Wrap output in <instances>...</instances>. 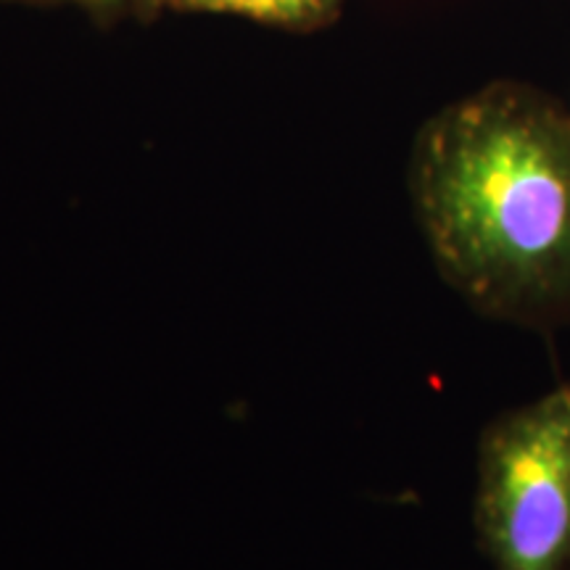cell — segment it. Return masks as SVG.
<instances>
[{
  "instance_id": "6da1fadb",
  "label": "cell",
  "mask_w": 570,
  "mask_h": 570,
  "mask_svg": "<svg viewBox=\"0 0 570 570\" xmlns=\"http://www.w3.org/2000/svg\"><path fill=\"white\" fill-rule=\"evenodd\" d=\"M412 196L439 273L475 312L554 338L570 327V119L494 85L417 138Z\"/></svg>"
},
{
  "instance_id": "7a4b0ae2",
  "label": "cell",
  "mask_w": 570,
  "mask_h": 570,
  "mask_svg": "<svg viewBox=\"0 0 570 570\" xmlns=\"http://www.w3.org/2000/svg\"><path fill=\"white\" fill-rule=\"evenodd\" d=\"M473 525L491 570H570V383L483 428Z\"/></svg>"
},
{
  "instance_id": "3957f363",
  "label": "cell",
  "mask_w": 570,
  "mask_h": 570,
  "mask_svg": "<svg viewBox=\"0 0 570 570\" xmlns=\"http://www.w3.org/2000/svg\"><path fill=\"white\" fill-rule=\"evenodd\" d=\"M209 11H230L259 21H302L323 13L333 0H190Z\"/></svg>"
}]
</instances>
